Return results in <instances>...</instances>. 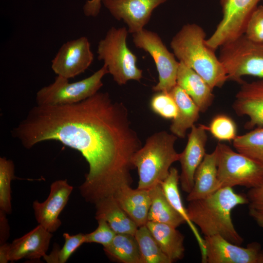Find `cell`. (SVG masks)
<instances>
[{"label":"cell","instance_id":"cell-29","mask_svg":"<svg viewBox=\"0 0 263 263\" xmlns=\"http://www.w3.org/2000/svg\"><path fill=\"white\" fill-rule=\"evenodd\" d=\"M13 162L5 157L0 158V210L6 214L12 212L11 183L15 178Z\"/></svg>","mask_w":263,"mask_h":263},{"label":"cell","instance_id":"cell-22","mask_svg":"<svg viewBox=\"0 0 263 263\" xmlns=\"http://www.w3.org/2000/svg\"><path fill=\"white\" fill-rule=\"evenodd\" d=\"M94 205L96 220H105L116 234L134 235L138 227L119 206L113 196L102 199Z\"/></svg>","mask_w":263,"mask_h":263},{"label":"cell","instance_id":"cell-1","mask_svg":"<svg viewBox=\"0 0 263 263\" xmlns=\"http://www.w3.org/2000/svg\"><path fill=\"white\" fill-rule=\"evenodd\" d=\"M11 133L26 149L55 140L78 151L89 166L79 191L93 204L131 186L132 158L142 146L128 109L108 92L71 104L37 105Z\"/></svg>","mask_w":263,"mask_h":263},{"label":"cell","instance_id":"cell-8","mask_svg":"<svg viewBox=\"0 0 263 263\" xmlns=\"http://www.w3.org/2000/svg\"><path fill=\"white\" fill-rule=\"evenodd\" d=\"M108 73L104 64L92 75L75 82L71 83L69 79L57 75L52 83L38 91L37 105H63L82 101L99 92L103 85L102 79Z\"/></svg>","mask_w":263,"mask_h":263},{"label":"cell","instance_id":"cell-35","mask_svg":"<svg viewBox=\"0 0 263 263\" xmlns=\"http://www.w3.org/2000/svg\"><path fill=\"white\" fill-rule=\"evenodd\" d=\"M246 195L249 208L263 213V183L257 187L249 188Z\"/></svg>","mask_w":263,"mask_h":263},{"label":"cell","instance_id":"cell-37","mask_svg":"<svg viewBox=\"0 0 263 263\" xmlns=\"http://www.w3.org/2000/svg\"><path fill=\"white\" fill-rule=\"evenodd\" d=\"M6 213L0 210V244L6 243L9 236L10 228L6 217Z\"/></svg>","mask_w":263,"mask_h":263},{"label":"cell","instance_id":"cell-9","mask_svg":"<svg viewBox=\"0 0 263 263\" xmlns=\"http://www.w3.org/2000/svg\"><path fill=\"white\" fill-rule=\"evenodd\" d=\"M132 35L134 45L148 53L156 65L159 81L153 86L152 90L169 93L177 85L179 61L176 60L174 54L169 51L156 33L143 28Z\"/></svg>","mask_w":263,"mask_h":263},{"label":"cell","instance_id":"cell-26","mask_svg":"<svg viewBox=\"0 0 263 263\" xmlns=\"http://www.w3.org/2000/svg\"><path fill=\"white\" fill-rule=\"evenodd\" d=\"M103 250L111 260L122 263H143L134 235L116 234L110 244Z\"/></svg>","mask_w":263,"mask_h":263},{"label":"cell","instance_id":"cell-5","mask_svg":"<svg viewBox=\"0 0 263 263\" xmlns=\"http://www.w3.org/2000/svg\"><path fill=\"white\" fill-rule=\"evenodd\" d=\"M126 27H112L97 46V58L102 60L115 82L125 85L131 80L139 81L143 71L136 66L137 57L127 45Z\"/></svg>","mask_w":263,"mask_h":263},{"label":"cell","instance_id":"cell-20","mask_svg":"<svg viewBox=\"0 0 263 263\" xmlns=\"http://www.w3.org/2000/svg\"><path fill=\"white\" fill-rule=\"evenodd\" d=\"M221 188L217 178V152L216 148L206 153L194 175V185L187 197L188 201L205 198Z\"/></svg>","mask_w":263,"mask_h":263},{"label":"cell","instance_id":"cell-15","mask_svg":"<svg viewBox=\"0 0 263 263\" xmlns=\"http://www.w3.org/2000/svg\"><path fill=\"white\" fill-rule=\"evenodd\" d=\"M208 128L204 125H193L188 135L186 147L180 153L179 161L181 172L179 181L183 191L189 193L194 185L195 171L206 154L205 147Z\"/></svg>","mask_w":263,"mask_h":263},{"label":"cell","instance_id":"cell-39","mask_svg":"<svg viewBox=\"0 0 263 263\" xmlns=\"http://www.w3.org/2000/svg\"><path fill=\"white\" fill-rule=\"evenodd\" d=\"M249 215L255 221L257 224L263 228V213L253 208H249Z\"/></svg>","mask_w":263,"mask_h":263},{"label":"cell","instance_id":"cell-19","mask_svg":"<svg viewBox=\"0 0 263 263\" xmlns=\"http://www.w3.org/2000/svg\"><path fill=\"white\" fill-rule=\"evenodd\" d=\"M176 82L191 98L200 112H205L212 104L214 98L213 90L196 72L180 61Z\"/></svg>","mask_w":263,"mask_h":263},{"label":"cell","instance_id":"cell-21","mask_svg":"<svg viewBox=\"0 0 263 263\" xmlns=\"http://www.w3.org/2000/svg\"><path fill=\"white\" fill-rule=\"evenodd\" d=\"M169 93L177 107V113L173 119L170 130L177 137L184 138L187 130L199 119L200 111L191 98L178 85Z\"/></svg>","mask_w":263,"mask_h":263},{"label":"cell","instance_id":"cell-7","mask_svg":"<svg viewBox=\"0 0 263 263\" xmlns=\"http://www.w3.org/2000/svg\"><path fill=\"white\" fill-rule=\"evenodd\" d=\"M215 148L217 178L221 188L239 186L251 188L263 183L262 165L225 144L218 143Z\"/></svg>","mask_w":263,"mask_h":263},{"label":"cell","instance_id":"cell-28","mask_svg":"<svg viewBox=\"0 0 263 263\" xmlns=\"http://www.w3.org/2000/svg\"><path fill=\"white\" fill-rule=\"evenodd\" d=\"M236 151L263 166V127H258L233 140Z\"/></svg>","mask_w":263,"mask_h":263},{"label":"cell","instance_id":"cell-25","mask_svg":"<svg viewBox=\"0 0 263 263\" xmlns=\"http://www.w3.org/2000/svg\"><path fill=\"white\" fill-rule=\"evenodd\" d=\"M151 204L148 221L164 223L177 227L185 223L166 197L161 184L150 189Z\"/></svg>","mask_w":263,"mask_h":263},{"label":"cell","instance_id":"cell-24","mask_svg":"<svg viewBox=\"0 0 263 263\" xmlns=\"http://www.w3.org/2000/svg\"><path fill=\"white\" fill-rule=\"evenodd\" d=\"M179 178L180 175L177 169L171 167L169 175L161 183V185L171 205L184 219L193 233L200 249L203 263L206 255L204 239L201 237L194 224L190 220L187 208L183 205L178 187Z\"/></svg>","mask_w":263,"mask_h":263},{"label":"cell","instance_id":"cell-23","mask_svg":"<svg viewBox=\"0 0 263 263\" xmlns=\"http://www.w3.org/2000/svg\"><path fill=\"white\" fill-rule=\"evenodd\" d=\"M147 227L164 253L173 262L184 256V236L171 225L148 221Z\"/></svg>","mask_w":263,"mask_h":263},{"label":"cell","instance_id":"cell-13","mask_svg":"<svg viewBox=\"0 0 263 263\" xmlns=\"http://www.w3.org/2000/svg\"><path fill=\"white\" fill-rule=\"evenodd\" d=\"M73 189V187L66 179L53 182L47 199L41 203L38 200L33 203L38 223L51 233L56 231L61 225L58 216L66 206Z\"/></svg>","mask_w":263,"mask_h":263},{"label":"cell","instance_id":"cell-14","mask_svg":"<svg viewBox=\"0 0 263 263\" xmlns=\"http://www.w3.org/2000/svg\"><path fill=\"white\" fill-rule=\"evenodd\" d=\"M167 0H102L117 20H123L132 34L142 30L150 21L153 10Z\"/></svg>","mask_w":263,"mask_h":263},{"label":"cell","instance_id":"cell-18","mask_svg":"<svg viewBox=\"0 0 263 263\" xmlns=\"http://www.w3.org/2000/svg\"><path fill=\"white\" fill-rule=\"evenodd\" d=\"M113 196L138 227L146 225L151 204L150 189H133L126 185L119 188Z\"/></svg>","mask_w":263,"mask_h":263},{"label":"cell","instance_id":"cell-17","mask_svg":"<svg viewBox=\"0 0 263 263\" xmlns=\"http://www.w3.org/2000/svg\"><path fill=\"white\" fill-rule=\"evenodd\" d=\"M52 237V233L38 224L9 244V261L22 259L37 260L43 257L46 254Z\"/></svg>","mask_w":263,"mask_h":263},{"label":"cell","instance_id":"cell-12","mask_svg":"<svg viewBox=\"0 0 263 263\" xmlns=\"http://www.w3.org/2000/svg\"><path fill=\"white\" fill-rule=\"evenodd\" d=\"M94 57L88 39L81 37L61 46L52 60L51 67L57 75L74 78L89 67Z\"/></svg>","mask_w":263,"mask_h":263},{"label":"cell","instance_id":"cell-36","mask_svg":"<svg viewBox=\"0 0 263 263\" xmlns=\"http://www.w3.org/2000/svg\"><path fill=\"white\" fill-rule=\"evenodd\" d=\"M102 0H88L83 6V12L87 17H96L99 13Z\"/></svg>","mask_w":263,"mask_h":263},{"label":"cell","instance_id":"cell-33","mask_svg":"<svg viewBox=\"0 0 263 263\" xmlns=\"http://www.w3.org/2000/svg\"><path fill=\"white\" fill-rule=\"evenodd\" d=\"M244 34L250 40L263 45V5L257 6L251 14Z\"/></svg>","mask_w":263,"mask_h":263},{"label":"cell","instance_id":"cell-16","mask_svg":"<svg viewBox=\"0 0 263 263\" xmlns=\"http://www.w3.org/2000/svg\"><path fill=\"white\" fill-rule=\"evenodd\" d=\"M241 85L232 105L233 110L239 116L249 118L245 129L263 127V78L249 83L244 81Z\"/></svg>","mask_w":263,"mask_h":263},{"label":"cell","instance_id":"cell-31","mask_svg":"<svg viewBox=\"0 0 263 263\" xmlns=\"http://www.w3.org/2000/svg\"><path fill=\"white\" fill-rule=\"evenodd\" d=\"M208 129L214 137L220 141L233 140L237 135V127L234 121L225 114L215 116Z\"/></svg>","mask_w":263,"mask_h":263},{"label":"cell","instance_id":"cell-27","mask_svg":"<svg viewBox=\"0 0 263 263\" xmlns=\"http://www.w3.org/2000/svg\"><path fill=\"white\" fill-rule=\"evenodd\" d=\"M143 263H171L162 251L146 225L138 227L134 234Z\"/></svg>","mask_w":263,"mask_h":263},{"label":"cell","instance_id":"cell-34","mask_svg":"<svg viewBox=\"0 0 263 263\" xmlns=\"http://www.w3.org/2000/svg\"><path fill=\"white\" fill-rule=\"evenodd\" d=\"M97 221V228L91 233L85 234V243H97L106 246L111 244L116 233L104 219Z\"/></svg>","mask_w":263,"mask_h":263},{"label":"cell","instance_id":"cell-2","mask_svg":"<svg viewBox=\"0 0 263 263\" xmlns=\"http://www.w3.org/2000/svg\"><path fill=\"white\" fill-rule=\"evenodd\" d=\"M248 203L246 195L224 187L205 198L189 201L187 210L190 220L204 236L219 235L241 245L244 240L234 227L231 214L237 206Z\"/></svg>","mask_w":263,"mask_h":263},{"label":"cell","instance_id":"cell-30","mask_svg":"<svg viewBox=\"0 0 263 263\" xmlns=\"http://www.w3.org/2000/svg\"><path fill=\"white\" fill-rule=\"evenodd\" d=\"M63 236L65 243L62 247L60 249L58 245H55L49 255L46 254L43 257L47 263H66L75 251L85 243V234L79 233L71 235L64 233Z\"/></svg>","mask_w":263,"mask_h":263},{"label":"cell","instance_id":"cell-38","mask_svg":"<svg viewBox=\"0 0 263 263\" xmlns=\"http://www.w3.org/2000/svg\"><path fill=\"white\" fill-rule=\"evenodd\" d=\"M9 244L5 243L0 246V263H6L9 260Z\"/></svg>","mask_w":263,"mask_h":263},{"label":"cell","instance_id":"cell-6","mask_svg":"<svg viewBox=\"0 0 263 263\" xmlns=\"http://www.w3.org/2000/svg\"><path fill=\"white\" fill-rule=\"evenodd\" d=\"M219 48V59L228 80L241 84L244 75L263 78V45L250 40L243 34Z\"/></svg>","mask_w":263,"mask_h":263},{"label":"cell","instance_id":"cell-3","mask_svg":"<svg viewBox=\"0 0 263 263\" xmlns=\"http://www.w3.org/2000/svg\"><path fill=\"white\" fill-rule=\"evenodd\" d=\"M205 38L206 33L201 26L188 23L175 34L170 45L179 61L196 72L213 90L221 88L228 77L215 50L206 44Z\"/></svg>","mask_w":263,"mask_h":263},{"label":"cell","instance_id":"cell-11","mask_svg":"<svg viewBox=\"0 0 263 263\" xmlns=\"http://www.w3.org/2000/svg\"><path fill=\"white\" fill-rule=\"evenodd\" d=\"M204 263H263V249L257 242L243 247L219 235L204 236Z\"/></svg>","mask_w":263,"mask_h":263},{"label":"cell","instance_id":"cell-10","mask_svg":"<svg viewBox=\"0 0 263 263\" xmlns=\"http://www.w3.org/2000/svg\"><path fill=\"white\" fill-rule=\"evenodd\" d=\"M260 0H220L222 20L207 44L214 50L244 34L246 24Z\"/></svg>","mask_w":263,"mask_h":263},{"label":"cell","instance_id":"cell-4","mask_svg":"<svg viewBox=\"0 0 263 263\" xmlns=\"http://www.w3.org/2000/svg\"><path fill=\"white\" fill-rule=\"evenodd\" d=\"M177 139L172 133L158 132L148 137L135 152L132 163L137 169L138 188L150 189L168 177L171 165L180 157L174 148Z\"/></svg>","mask_w":263,"mask_h":263},{"label":"cell","instance_id":"cell-32","mask_svg":"<svg viewBox=\"0 0 263 263\" xmlns=\"http://www.w3.org/2000/svg\"><path fill=\"white\" fill-rule=\"evenodd\" d=\"M150 106L154 113L165 119H174L177 113L176 104L169 93L156 92L151 98Z\"/></svg>","mask_w":263,"mask_h":263}]
</instances>
